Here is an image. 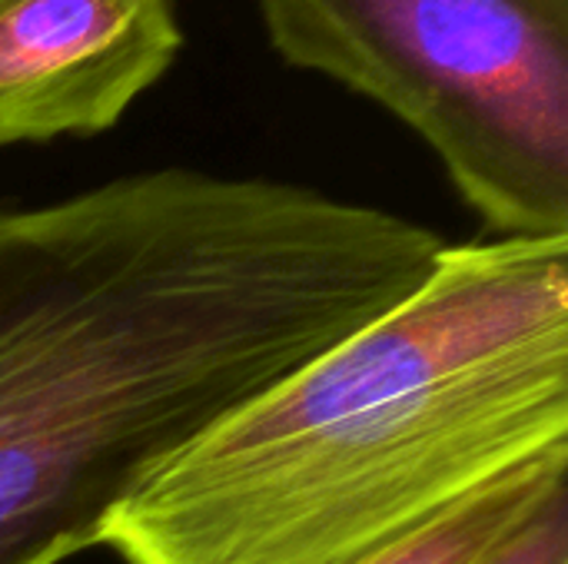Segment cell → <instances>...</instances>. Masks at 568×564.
Wrapping results in <instances>:
<instances>
[{
	"mask_svg": "<svg viewBox=\"0 0 568 564\" xmlns=\"http://www.w3.org/2000/svg\"><path fill=\"white\" fill-rule=\"evenodd\" d=\"M429 226L183 166L0 209V564L103 542L186 445L433 273Z\"/></svg>",
	"mask_w": 568,
	"mask_h": 564,
	"instance_id": "6da1fadb",
	"label": "cell"
},
{
	"mask_svg": "<svg viewBox=\"0 0 568 564\" xmlns=\"http://www.w3.org/2000/svg\"><path fill=\"white\" fill-rule=\"evenodd\" d=\"M180 47L173 0H0V146L110 130Z\"/></svg>",
	"mask_w": 568,
	"mask_h": 564,
	"instance_id": "277c9868",
	"label": "cell"
},
{
	"mask_svg": "<svg viewBox=\"0 0 568 564\" xmlns=\"http://www.w3.org/2000/svg\"><path fill=\"white\" fill-rule=\"evenodd\" d=\"M568 449V236L446 243L403 302L186 445L123 564H369Z\"/></svg>",
	"mask_w": 568,
	"mask_h": 564,
	"instance_id": "7a4b0ae2",
	"label": "cell"
},
{
	"mask_svg": "<svg viewBox=\"0 0 568 564\" xmlns=\"http://www.w3.org/2000/svg\"><path fill=\"white\" fill-rule=\"evenodd\" d=\"M273 50L386 106L503 236H568V0H256Z\"/></svg>",
	"mask_w": 568,
	"mask_h": 564,
	"instance_id": "3957f363",
	"label": "cell"
},
{
	"mask_svg": "<svg viewBox=\"0 0 568 564\" xmlns=\"http://www.w3.org/2000/svg\"><path fill=\"white\" fill-rule=\"evenodd\" d=\"M568 479V449L523 465L486 485L419 535L399 542L369 564H473L499 542L556 482Z\"/></svg>",
	"mask_w": 568,
	"mask_h": 564,
	"instance_id": "5b68a950",
	"label": "cell"
},
{
	"mask_svg": "<svg viewBox=\"0 0 568 564\" xmlns=\"http://www.w3.org/2000/svg\"><path fill=\"white\" fill-rule=\"evenodd\" d=\"M473 564H568V479L556 482Z\"/></svg>",
	"mask_w": 568,
	"mask_h": 564,
	"instance_id": "8992f818",
	"label": "cell"
}]
</instances>
